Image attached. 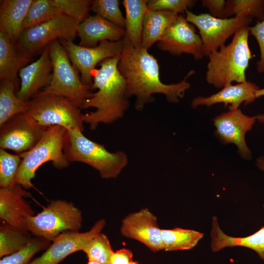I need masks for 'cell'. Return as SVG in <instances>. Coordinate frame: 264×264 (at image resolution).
<instances>
[{
  "instance_id": "obj_29",
  "label": "cell",
  "mask_w": 264,
  "mask_h": 264,
  "mask_svg": "<svg viewBox=\"0 0 264 264\" xmlns=\"http://www.w3.org/2000/svg\"><path fill=\"white\" fill-rule=\"evenodd\" d=\"M59 14L51 0H33L23 22L22 30L39 25Z\"/></svg>"
},
{
  "instance_id": "obj_26",
  "label": "cell",
  "mask_w": 264,
  "mask_h": 264,
  "mask_svg": "<svg viewBox=\"0 0 264 264\" xmlns=\"http://www.w3.org/2000/svg\"><path fill=\"white\" fill-rule=\"evenodd\" d=\"M161 234L163 250L166 251L191 249L204 236L198 231L179 227L161 229Z\"/></svg>"
},
{
  "instance_id": "obj_6",
  "label": "cell",
  "mask_w": 264,
  "mask_h": 264,
  "mask_svg": "<svg viewBox=\"0 0 264 264\" xmlns=\"http://www.w3.org/2000/svg\"><path fill=\"white\" fill-rule=\"evenodd\" d=\"M22 221L25 229L34 236L52 242L64 232H79L82 226V215L73 203L54 199L41 212L23 217Z\"/></svg>"
},
{
  "instance_id": "obj_38",
  "label": "cell",
  "mask_w": 264,
  "mask_h": 264,
  "mask_svg": "<svg viewBox=\"0 0 264 264\" xmlns=\"http://www.w3.org/2000/svg\"><path fill=\"white\" fill-rule=\"evenodd\" d=\"M226 0H203L202 5L207 8L210 15L214 17L223 18Z\"/></svg>"
},
{
  "instance_id": "obj_15",
  "label": "cell",
  "mask_w": 264,
  "mask_h": 264,
  "mask_svg": "<svg viewBox=\"0 0 264 264\" xmlns=\"http://www.w3.org/2000/svg\"><path fill=\"white\" fill-rule=\"evenodd\" d=\"M106 224L104 219L98 220L88 231H65L57 236L45 252L29 264H58L68 255L83 251L88 241L101 233Z\"/></svg>"
},
{
  "instance_id": "obj_30",
  "label": "cell",
  "mask_w": 264,
  "mask_h": 264,
  "mask_svg": "<svg viewBox=\"0 0 264 264\" xmlns=\"http://www.w3.org/2000/svg\"><path fill=\"white\" fill-rule=\"evenodd\" d=\"M245 14L258 21L264 19V0H228L224 11L223 18L232 15Z\"/></svg>"
},
{
  "instance_id": "obj_23",
  "label": "cell",
  "mask_w": 264,
  "mask_h": 264,
  "mask_svg": "<svg viewBox=\"0 0 264 264\" xmlns=\"http://www.w3.org/2000/svg\"><path fill=\"white\" fill-rule=\"evenodd\" d=\"M33 0H1L0 31L17 42L22 31V24Z\"/></svg>"
},
{
  "instance_id": "obj_35",
  "label": "cell",
  "mask_w": 264,
  "mask_h": 264,
  "mask_svg": "<svg viewBox=\"0 0 264 264\" xmlns=\"http://www.w3.org/2000/svg\"><path fill=\"white\" fill-rule=\"evenodd\" d=\"M60 14H64L80 22L89 16L92 0H51Z\"/></svg>"
},
{
  "instance_id": "obj_24",
  "label": "cell",
  "mask_w": 264,
  "mask_h": 264,
  "mask_svg": "<svg viewBox=\"0 0 264 264\" xmlns=\"http://www.w3.org/2000/svg\"><path fill=\"white\" fill-rule=\"evenodd\" d=\"M178 15L169 11L147 9L143 19L141 47L148 50L158 42Z\"/></svg>"
},
{
  "instance_id": "obj_1",
  "label": "cell",
  "mask_w": 264,
  "mask_h": 264,
  "mask_svg": "<svg viewBox=\"0 0 264 264\" xmlns=\"http://www.w3.org/2000/svg\"><path fill=\"white\" fill-rule=\"evenodd\" d=\"M118 68L126 82L128 98L135 96V109L140 111L145 105L153 102L154 94L165 95L167 100L177 103L190 87L187 79L195 73L190 71L179 83L165 84L160 79L157 60L147 49L136 48L125 36Z\"/></svg>"
},
{
  "instance_id": "obj_4",
  "label": "cell",
  "mask_w": 264,
  "mask_h": 264,
  "mask_svg": "<svg viewBox=\"0 0 264 264\" xmlns=\"http://www.w3.org/2000/svg\"><path fill=\"white\" fill-rule=\"evenodd\" d=\"M83 132L79 129L66 130L63 152L68 161L86 163L98 171L103 178L117 177L128 163L127 154L122 151L110 152Z\"/></svg>"
},
{
  "instance_id": "obj_20",
  "label": "cell",
  "mask_w": 264,
  "mask_h": 264,
  "mask_svg": "<svg viewBox=\"0 0 264 264\" xmlns=\"http://www.w3.org/2000/svg\"><path fill=\"white\" fill-rule=\"evenodd\" d=\"M77 35L80 38V46L94 47L98 45V42L103 41L122 40L126 36V31L124 28L96 14L89 16L80 22Z\"/></svg>"
},
{
  "instance_id": "obj_14",
  "label": "cell",
  "mask_w": 264,
  "mask_h": 264,
  "mask_svg": "<svg viewBox=\"0 0 264 264\" xmlns=\"http://www.w3.org/2000/svg\"><path fill=\"white\" fill-rule=\"evenodd\" d=\"M212 120L216 128L215 135L221 143L236 145L239 154L244 159H250L251 152L246 145L245 136L252 128L256 116L246 115L238 109L222 113Z\"/></svg>"
},
{
  "instance_id": "obj_8",
  "label": "cell",
  "mask_w": 264,
  "mask_h": 264,
  "mask_svg": "<svg viewBox=\"0 0 264 264\" xmlns=\"http://www.w3.org/2000/svg\"><path fill=\"white\" fill-rule=\"evenodd\" d=\"M80 109L65 97L42 91L28 101L26 112L44 127L58 125L84 132V114Z\"/></svg>"
},
{
  "instance_id": "obj_5",
  "label": "cell",
  "mask_w": 264,
  "mask_h": 264,
  "mask_svg": "<svg viewBox=\"0 0 264 264\" xmlns=\"http://www.w3.org/2000/svg\"><path fill=\"white\" fill-rule=\"evenodd\" d=\"M66 130L58 125L47 127L32 148L20 154L22 161L16 175L17 184L24 189L34 187L32 179L37 170L47 162L51 161L53 166L59 169L69 166L63 152V140Z\"/></svg>"
},
{
  "instance_id": "obj_22",
  "label": "cell",
  "mask_w": 264,
  "mask_h": 264,
  "mask_svg": "<svg viewBox=\"0 0 264 264\" xmlns=\"http://www.w3.org/2000/svg\"><path fill=\"white\" fill-rule=\"evenodd\" d=\"M210 235L211 248L214 252L227 247H244L255 251L264 261V226H262L257 232L248 236L233 237L222 231L217 218L213 216Z\"/></svg>"
},
{
  "instance_id": "obj_44",
  "label": "cell",
  "mask_w": 264,
  "mask_h": 264,
  "mask_svg": "<svg viewBox=\"0 0 264 264\" xmlns=\"http://www.w3.org/2000/svg\"><path fill=\"white\" fill-rule=\"evenodd\" d=\"M129 264H139L137 263V262L132 261Z\"/></svg>"
},
{
  "instance_id": "obj_40",
  "label": "cell",
  "mask_w": 264,
  "mask_h": 264,
  "mask_svg": "<svg viewBox=\"0 0 264 264\" xmlns=\"http://www.w3.org/2000/svg\"><path fill=\"white\" fill-rule=\"evenodd\" d=\"M256 164L259 169L264 171V155H261L257 159Z\"/></svg>"
},
{
  "instance_id": "obj_17",
  "label": "cell",
  "mask_w": 264,
  "mask_h": 264,
  "mask_svg": "<svg viewBox=\"0 0 264 264\" xmlns=\"http://www.w3.org/2000/svg\"><path fill=\"white\" fill-rule=\"evenodd\" d=\"M53 66L48 45L36 61L26 66L19 72L20 88L16 95L21 101L28 102L49 85L52 78Z\"/></svg>"
},
{
  "instance_id": "obj_36",
  "label": "cell",
  "mask_w": 264,
  "mask_h": 264,
  "mask_svg": "<svg viewBox=\"0 0 264 264\" xmlns=\"http://www.w3.org/2000/svg\"><path fill=\"white\" fill-rule=\"evenodd\" d=\"M196 0H148L149 10H166L179 14L185 12L188 8L193 7Z\"/></svg>"
},
{
  "instance_id": "obj_16",
  "label": "cell",
  "mask_w": 264,
  "mask_h": 264,
  "mask_svg": "<svg viewBox=\"0 0 264 264\" xmlns=\"http://www.w3.org/2000/svg\"><path fill=\"white\" fill-rule=\"evenodd\" d=\"M161 230L156 216L145 208L125 217L120 232L123 236L137 241L156 252L163 250Z\"/></svg>"
},
{
  "instance_id": "obj_28",
  "label": "cell",
  "mask_w": 264,
  "mask_h": 264,
  "mask_svg": "<svg viewBox=\"0 0 264 264\" xmlns=\"http://www.w3.org/2000/svg\"><path fill=\"white\" fill-rule=\"evenodd\" d=\"M30 232L1 220L0 224V257L12 254L26 245L32 240Z\"/></svg>"
},
{
  "instance_id": "obj_32",
  "label": "cell",
  "mask_w": 264,
  "mask_h": 264,
  "mask_svg": "<svg viewBox=\"0 0 264 264\" xmlns=\"http://www.w3.org/2000/svg\"><path fill=\"white\" fill-rule=\"evenodd\" d=\"M83 251L86 254L88 260L103 264H110L113 250L107 236L100 233L88 241Z\"/></svg>"
},
{
  "instance_id": "obj_31",
  "label": "cell",
  "mask_w": 264,
  "mask_h": 264,
  "mask_svg": "<svg viewBox=\"0 0 264 264\" xmlns=\"http://www.w3.org/2000/svg\"><path fill=\"white\" fill-rule=\"evenodd\" d=\"M50 244V241L41 237L34 236L24 247L12 254L2 257L0 264H29L37 253L45 250Z\"/></svg>"
},
{
  "instance_id": "obj_13",
  "label": "cell",
  "mask_w": 264,
  "mask_h": 264,
  "mask_svg": "<svg viewBox=\"0 0 264 264\" xmlns=\"http://www.w3.org/2000/svg\"><path fill=\"white\" fill-rule=\"evenodd\" d=\"M158 48L173 55L182 53L191 54L195 59L203 57L202 41L194 25L183 16L178 15L158 42Z\"/></svg>"
},
{
  "instance_id": "obj_34",
  "label": "cell",
  "mask_w": 264,
  "mask_h": 264,
  "mask_svg": "<svg viewBox=\"0 0 264 264\" xmlns=\"http://www.w3.org/2000/svg\"><path fill=\"white\" fill-rule=\"evenodd\" d=\"M90 10L96 15L125 29V18L119 8L118 0H92Z\"/></svg>"
},
{
  "instance_id": "obj_42",
  "label": "cell",
  "mask_w": 264,
  "mask_h": 264,
  "mask_svg": "<svg viewBox=\"0 0 264 264\" xmlns=\"http://www.w3.org/2000/svg\"><path fill=\"white\" fill-rule=\"evenodd\" d=\"M256 116V120H257L260 123L264 124V114H261L257 115Z\"/></svg>"
},
{
  "instance_id": "obj_19",
  "label": "cell",
  "mask_w": 264,
  "mask_h": 264,
  "mask_svg": "<svg viewBox=\"0 0 264 264\" xmlns=\"http://www.w3.org/2000/svg\"><path fill=\"white\" fill-rule=\"evenodd\" d=\"M259 88L255 84L247 81L235 85L230 84L209 96L195 97L191 102V106L193 108L199 106L209 107L223 103L225 107L229 105V110H236L242 103L246 105L253 102L256 99L255 91Z\"/></svg>"
},
{
  "instance_id": "obj_37",
  "label": "cell",
  "mask_w": 264,
  "mask_h": 264,
  "mask_svg": "<svg viewBox=\"0 0 264 264\" xmlns=\"http://www.w3.org/2000/svg\"><path fill=\"white\" fill-rule=\"evenodd\" d=\"M249 33L257 41L260 51V58L257 62V70L259 73L264 72V19L258 21L253 26H249Z\"/></svg>"
},
{
  "instance_id": "obj_12",
  "label": "cell",
  "mask_w": 264,
  "mask_h": 264,
  "mask_svg": "<svg viewBox=\"0 0 264 264\" xmlns=\"http://www.w3.org/2000/svg\"><path fill=\"white\" fill-rule=\"evenodd\" d=\"M46 128L26 112L17 114L0 126V148L18 154L27 152L39 142Z\"/></svg>"
},
{
  "instance_id": "obj_2",
  "label": "cell",
  "mask_w": 264,
  "mask_h": 264,
  "mask_svg": "<svg viewBox=\"0 0 264 264\" xmlns=\"http://www.w3.org/2000/svg\"><path fill=\"white\" fill-rule=\"evenodd\" d=\"M120 56L104 60L99 63L100 67L93 72L91 89L98 91L92 93L82 108L96 109L83 114L84 123L88 124L91 130L100 123L111 124L122 118L129 106L126 80L118 68Z\"/></svg>"
},
{
  "instance_id": "obj_18",
  "label": "cell",
  "mask_w": 264,
  "mask_h": 264,
  "mask_svg": "<svg viewBox=\"0 0 264 264\" xmlns=\"http://www.w3.org/2000/svg\"><path fill=\"white\" fill-rule=\"evenodd\" d=\"M19 184L8 188H0V218L8 224L22 229H25L22 219L35 215L34 210L24 199L31 197Z\"/></svg>"
},
{
  "instance_id": "obj_9",
  "label": "cell",
  "mask_w": 264,
  "mask_h": 264,
  "mask_svg": "<svg viewBox=\"0 0 264 264\" xmlns=\"http://www.w3.org/2000/svg\"><path fill=\"white\" fill-rule=\"evenodd\" d=\"M186 19L196 26L202 41L203 56H208L225 45V42L240 29L249 26L252 19L242 14L230 18H219L208 13L197 15L187 9Z\"/></svg>"
},
{
  "instance_id": "obj_43",
  "label": "cell",
  "mask_w": 264,
  "mask_h": 264,
  "mask_svg": "<svg viewBox=\"0 0 264 264\" xmlns=\"http://www.w3.org/2000/svg\"><path fill=\"white\" fill-rule=\"evenodd\" d=\"M87 264H103L98 263L94 261L88 260V262Z\"/></svg>"
},
{
  "instance_id": "obj_33",
  "label": "cell",
  "mask_w": 264,
  "mask_h": 264,
  "mask_svg": "<svg viewBox=\"0 0 264 264\" xmlns=\"http://www.w3.org/2000/svg\"><path fill=\"white\" fill-rule=\"evenodd\" d=\"M22 161L20 154H13L0 148V187H11L16 183V177Z\"/></svg>"
},
{
  "instance_id": "obj_41",
  "label": "cell",
  "mask_w": 264,
  "mask_h": 264,
  "mask_svg": "<svg viewBox=\"0 0 264 264\" xmlns=\"http://www.w3.org/2000/svg\"><path fill=\"white\" fill-rule=\"evenodd\" d=\"M256 98H259L261 96H264V88H259L255 91Z\"/></svg>"
},
{
  "instance_id": "obj_11",
  "label": "cell",
  "mask_w": 264,
  "mask_h": 264,
  "mask_svg": "<svg viewBox=\"0 0 264 264\" xmlns=\"http://www.w3.org/2000/svg\"><path fill=\"white\" fill-rule=\"evenodd\" d=\"M59 40L66 50L73 66L80 72L82 83L90 88L95 66L106 59L120 56L123 46V39L103 41L94 47L81 46L72 41Z\"/></svg>"
},
{
  "instance_id": "obj_39",
  "label": "cell",
  "mask_w": 264,
  "mask_h": 264,
  "mask_svg": "<svg viewBox=\"0 0 264 264\" xmlns=\"http://www.w3.org/2000/svg\"><path fill=\"white\" fill-rule=\"evenodd\" d=\"M133 254L130 249L122 248L113 252L110 264H129L132 261Z\"/></svg>"
},
{
  "instance_id": "obj_25",
  "label": "cell",
  "mask_w": 264,
  "mask_h": 264,
  "mask_svg": "<svg viewBox=\"0 0 264 264\" xmlns=\"http://www.w3.org/2000/svg\"><path fill=\"white\" fill-rule=\"evenodd\" d=\"M147 0H124L126 36L136 48L141 47L143 22L147 10Z\"/></svg>"
},
{
  "instance_id": "obj_10",
  "label": "cell",
  "mask_w": 264,
  "mask_h": 264,
  "mask_svg": "<svg viewBox=\"0 0 264 264\" xmlns=\"http://www.w3.org/2000/svg\"><path fill=\"white\" fill-rule=\"evenodd\" d=\"M80 22L59 14L39 25L22 31L17 44L32 56L55 40L73 41L77 35Z\"/></svg>"
},
{
  "instance_id": "obj_7",
  "label": "cell",
  "mask_w": 264,
  "mask_h": 264,
  "mask_svg": "<svg viewBox=\"0 0 264 264\" xmlns=\"http://www.w3.org/2000/svg\"><path fill=\"white\" fill-rule=\"evenodd\" d=\"M53 66L52 78L43 91L65 97L80 109L91 96L90 87L83 84L78 71L70 63L68 53L59 40L48 44Z\"/></svg>"
},
{
  "instance_id": "obj_21",
  "label": "cell",
  "mask_w": 264,
  "mask_h": 264,
  "mask_svg": "<svg viewBox=\"0 0 264 264\" xmlns=\"http://www.w3.org/2000/svg\"><path fill=\"white\" fill-rule=\"evenodd\" d=\"M32 56L26 53L8 36L0 31V80L12 81L18 90L20 88L18 73L27 66Z\"/></svg>"
},
{
  "instance_id": "obj_3",
  "label": "cell",
  "mask_w": 264,
  "mask_h": 264,
  "mask_svg": "<svg viewBox=\"0 0 264 264\" xmlns=\"http://www.w3.org/2000/svg\"><path fill=\"white\" fill-rule=\"evenodd\" d=\"M249 34V26L241 28L230 43L208 56L205 78L208 84L222 88L233 82L246 81V70L253 57L248 45Z\"/></svg>"
},
{
  "instance_id": "obj_27",
  "label": "cell",
  "mask_w": 264,
  "mask_h": 264,
  "mask_svg": "<svg viewBox=\"0 0 264 264\" xmlns=\"http://www.w3.org/2000/svg\"><path fill=\"white\" fill-rule=\"evenodd\" d=\"M18 91L15 84L8 80L0 83V126L14 116L26 112L28 102L20 100L16 95Z\"/></svg>"
}]
</instances>
